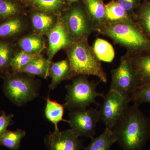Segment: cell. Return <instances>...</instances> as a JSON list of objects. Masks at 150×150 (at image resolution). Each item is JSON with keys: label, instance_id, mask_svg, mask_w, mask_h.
Wrapping results in <instances>:
<instances>
[{"label": "cell", "instance_id": "18", "mask_svg": "<svg viewBox=\"0 0 150 150\" xmlns=\"http://www.w3.org/2000/svg\"><path fill=\"white\" fill-rule=\"evenodd\" d=\"M89 16L97 29L105 23V4L103 0H82Z\"/></svg>", "mask_w": 150, "mask_h": 150}, {"label": "cell", "instance_id": "33", "mask_svg": "<svg viewBox=\"0 0 150 150\" xmlns=\"http://www.w3.org/2000/svg\"><path fill=\"white\" fill-rule=\"evenodd\" d=\"M0 77L2 78V76L1 75H0Z\"/></svg>", "mask_w": 150, "mask_h": 150}, {"label": "cell", "instance_id": "21", "mask_svg": "<svg viewBox=\"0 0 150 150\" xmlns=\"http://www.w3.org/2000/svg\"><path fill=\"white\" fill-rule=\"evenodd\" d=\"M91 139L90 144L84 150H110L112 145L117 142L112 129L107 127L101 135Z\"/></svg>", "mask_w": 150, "mask_h": 150}, {"label": "cell", "instance_id": "14", "mask_svg": "<svg viewBox=\"0 0 150 150\" xmlns=\"http://www.w3.org/2000/svg\"><path fill=\"white\" fill-rule=\"evenodd\" d=\"M129 54L137 75L138 87L150 84V52Z\"/></svg>", "mask_w": 150, "mask_h": 150}, {"label": "cell", "instance_id": "16", "mask_svg": "<svg viewBox=\"0 0 150 150\" xmlns=\"http://www.w3.org/2000/svg\"><path fill=\"white\" fill-rule=\"evenodd\" d=\"M44 35L35 33L20 37L17 45L21 50L30 54H41L46 49Z\"/></svg>", "mask_w": 150, "mask_h": 150}, {"label": "cell", "instance_id": "4", "mask_svg": "<svg viewBox=\"0 0 150 150\" xmlns=\"http://www.w3.org/2000/svg\"><path fill=\"white\" fill-rule=\"evenodd\" d=\"M2 88L7 98L18 106L37 97L40 83L33 76L23 73L8 72L2 76Z\"/></svg>", "mask_w": 150, "mask_h": 150}, {"label": "cell", "instance_id": "3", "mask_svg": "<svg viewBox=\"0 0 150 150\" xmlns=\"http://www.w3.org/2000/svg\"><path fill=\"white\" fill-rule=\"evenodd\" d=\"M65 50L70 67L68 80L79 76H93L107 83V74L88 40L74 41Z\"/></svg>", "mask_w": 150, "mask_h": 150}, {"label": "cell", "instance_id": "28", "mask_svg": "<svg viewBox=\"0 0 150 150\" xmlns=\"http://www.w3.org/2000/svg\"><path fill=\"white\" fill-rule=\"evenodd\" d=\"M41 55V54H30L21 50L16 51L11 62L12 73H19L25 65Z\"/></svg>", "mask_w": 150, "mask_h": 150}, {"label": "cell", "instance_id": "5", "mask_svg": "<svg viewBox=\"0 0 150 150\" xmlns=\"http://www.w3.org/2000/svg\"><path fill=\"white\" fill-rule=\"evenodd\" d=\"M76 77L71 83L66 86L67 93L63 104L64 108L69 110H84L91 104L99 105L96 101V98L104 96L103 93L96 91L97 87L100 81H91L86 76Z\"/></svg>", "mask_w": 150, "mask_h": 150}, {"label": "cell", "instance_id": "17", "mask_svg": "<svg viewBox=\"0 0 150 150\" xmlns=\"http://www.w3.org/2000/svg\"><path fill=\"white\" fill-rule=\"evenodd\" d=\"M70 71V65L68 59L51 62L48 74V76L51 79V83L49 86L50 89L54 90L62 81L68 80Z\"/></svg>", "mask_w": 150, "mask_h": 150}, {"label": "cell", "instance_id": "12", "mask_svg": "<svg viewBox=\"0 0 150 150\" xmlns=\"http://www.w3.org/2000/svg\"><path fill=\"white\" fill-rule=\"evenodd\" d=\"M32 10L60 16L69 4L66 0H18Z\"/></svg>", "mask_w": 150, "mask_h": 150}, {"label": "cell", "instance_id": "2", "mask_svg": "<svg viewBox=\"0 0 150 150\" xmlns=\"http://www.w3.org/2000/svg\"><path fill=\"white\" fill-rule=\"evenodd\" d=\"M96 32L110 38L131 55L150 52V40L134 20L105 23Z\"/></svg>", "mask_w": 150, "mask_h": 150}, {"label": "cell", "instance_id": "9", "mask_svg": "<svg viewBox=\"0 0 150 150\" xmlns=\"http://www.w3.org/2000/svg\"><path fill=\"white\" fill-rule=\"evenodd\" d=\"M68 123L71 130L78 137L93 138L96 128L99 121L98 110L95 108L70 110Z\"/></svg>", "mask_w": 150, "mask_h": 150}, {"label": "cell", "instance_id": "25", "mask_svg": "<svg viewBox=\"0 0 150 150\" xmlns=\"http://www.w3.org/2000/svg\"><path fill=\"white\" fill-rule=\"evenodd\" d=\"M24 14L23 6L18 0H0V22Z\"/></svg>", "mask_w": 150, "mask_h": 150}, {"label": "cell", "instance_id": "22", "mask_svg": "<svg viewBox=\"0 0 150 150\" xmlns=\"http://www.w3.org/2000/svg\"><path fill=\"white\" fill-rule=\"evenodd\" d=\"M46 105L45 108V115L47 120L54 124L55 131L59 130L58 124L61 121L68 122L63 119L64 107L63 105L60 104L49 97L46 98Z\"/></svg>", "mask_w": 150, "mask_h": 150}, {"label": "cell", "instance_id": "24", "mask_svg": "<svg viewBox=\"0 0 150 150\" xmlns=\"http://www.w3.org/2000/svg\"><path fill=\"white\" fill-rule=\"evenodd\" d=\"M92 48L97 58L101 62L110 63L114 59V48L107 40L98 38L95 40Z\"/></svg>", "mask_w": 150, "mask_h": 150}, {"label": "cell", "instance_id": "23", "mask_svg": "<svg viewBox=\"0 0 150 150\" xmlns=\"http://www.w3.org/2000/svg\"><path fill=\"white\" fill-rule=\"evenodd\" d=\"M105 23L119 22L134 20L123 7L112 0L105 4Z\"/></svg>", "mask_w": 150, "mask_h": 150}, {"label": "cell", "instance_id": "27", "mask_svg": "<svg viewBox=\"0 0 150 150\" xmlns=\"http://www.w3.org/2000/svg\"><path fill=\"white\" fill-rule=\"evenodd\" d=\"M25 135V131L21 129L15 131L7 130L0 137V146H4L11 150H18L22 139Z\"/></svg>", "mask_w": 150, "mask_h": 150}, {"label": "cell", "instance_id": "10", "mask_svg": "<svg viewBox=\"0 0 150 150\" xmlns=\"http://www.w3.org/2000/svg\"><path fill=\"white\" fill-rule=\"evenodd\" d=\"M46 35L48 44L47 59L51 62L59 51L62 49L65 50L74 41L67 25L60 16L55 26Z\"/></svg>", "mask_w": 150, "mask_h": 150}, {"label": "cell", "instance_id": "13", "mask_svg": "<svg viewBox=\"0 0 150 150\" xmlns=\"http://www.w3.org/2000/svg\"><path fill=\"white\" fill-rule=\"evenodd\" d=\"M28 27L24 14L13 17L0 23V39H8L22 35Z\"/></svg>", "mask_w": 150, "mask_h": 150}, {"label": "cell", "instance_id": "6", "mask_svg": "<svg viewBox=\"0 0 150 150\" xmlns=\"http://www.w3.org/2000/svg\"><path fill=\"white\" fill-rule=\"evenodd\" d=\"M74 41L88 40L95 28L82 0L71 4L60 16Z\"/></svg>", "mask_w": 150, "mask_h": 150}, {"label": "cell", "instance_id": "32", "mask_svg": "<svg viewBox=\"0 0 150 150\" xmlns=\"http://www.w3.org/2000/svg\"><path fill=\"white\" fill-rule=\"evenodd\" d=\"M67 2L70 5L71 4H73V3L79 1H81V0H66Z\"/></svg>", "mask_w": 150, "mask_h": 150}, {"label": "cell", "instance_id": "8", "mask_svg": "<svg viewBox=\"0 0 150 150\" xmlns=\"http://www.w3.org/2000/svg\"><path fill=\"white\" fill-rule=\"evenodd\" d=\"M110 89L130 97L138 88L137 75L128 53L122 56L117 68L111 70Z\"/></svg>", "mask_w": 150, "mask_h": 150}, {"label": "cell", "instance_id": "20", "mask_svg": "<svg viewBox=\"0 0 150 150\" xmlns=\"http://www.w3.org/2000/svg\"><path fill=\"white\" fill-rule=\"evenodd\" d=\"M16 51L15 46L11 41L0 39V75L4 76L9 72L11 62Z\"/></svg>", "mask_w": 150, "mask_h": 150}, {"label": "cell", "instance_id": "19", "mask_svg": "<svg viewBox=\"0 0 150 150\" xmlns=\"http://www.w3.org/2000/svg\"><path fill=\"white\" fill-rule=\"evenodd\" d=\"M51 62L41 55L25 65L19 73H24L31 76H38L46 79L48 76L49 67Z\"/></svg>", "mask_w": 150, "mask_h": 150}, {"label": "cell", "instance_id": "29", "mask_svg": "<svg viewBox=\"0 0 150 150\" xmlns=\"http://www.w3.org/2000/svg\"><path fill=\"white\" fill-rule=\"evenodd\" d=\"M130 97L131 101L139 105L144 103H150V84L137 88Z\"/></svg>", "mask_w": 150, "mask_h": 150}, {"label": "cell", "instance_id": "1", "mask_svg": "<svg viewBox=\"0 0 150 150\" xmlns=\"http://www.w3.org/2000/svg\"><path fill=\"white\" fill-rule=\"evenodd\" d=\"M139 105L129 106L112 129L123 150H142L150 139V119L140 110Z\"/></svg>", "mask_w": 150, "mask_h": 150}, {"label": "cell", "instance_id": "15", "mask_svg": "<svg viewBox=\"0 0 150 150\" xmlns=\"http://www.w3.org/2000/svg\"><path fill=\"white\" fill-rule=\"evenodd\" d=\"M29 16L33 32L40 35H46L55 26L59 16L32 10Z\"/></svg>", "mask_w": 150, "mask_h": 150}, {"label": "cell", "instance_id": "11", "mask_svg": "<svg viewBox=\"0 0 150 150\" xmlns=\"http://www.w3.org/2000/svg\"><path fill=\"white\" fill-rule=\"evenodd\" d=\"M71 129L55 131L46 136L45 143L48 150H80L82 142Z\"/></svg>", "mask_w": 150, "mask_h": 150}, {"label": "cell", "instance_id": "7", "mask_svg": "<svg viewBox=\"0 0 150 150\" xmlns=\"http://www.w3.org/2000/svg\"><path fill=\"white\" fill-rule=\"evenodd\" d=\"M131 101L130 97L109 90L104 95L103 102L98 110L99 121L107 128L112 129L127 111Z\"/></svg>", "mask_w": 150, "mask_h": 150}, {"label": "cell", "instance_id": "30", "mask_svg": "<svg viewBox=\"0 0 150 150\" xmlns=\"http://www.w3.org/2000/svg\"><path fill=\"white\" fill-rule=\"evenodd\" d=\"M121 6L135 20L136 11L141 5L143 0H112Z\"/></svg>", "mask_w": 150, "mask_h": 150}, {"label": "cell", "instance_id": "26", "mask_svg": "<svg viewBox=\"0 0 150 150\" xmlns=\"http://www.w3.org/2000/svg\"><path fill=\"white\" fill-rule=\"evenodd\" d=\"M135 21L150 40V0H143L136 11Z\"/></svg>", "mask_w": 150, "mask_h": 150}, {"label": "cell", "instance_id": "31", "mask_svg": "<svg viewBox=\"0 0 150 150\" xmlns=\"http://www.w3.org/2000/svg\"><path fill=\"white\" fill-rule=\"evenodd\" d=\"M13 114H6L4 111H2L0 115V137L7 130L8 127L13 124Z\"/></svg>", "mask_w": 150, "mask_h": 150}]
</instances>
